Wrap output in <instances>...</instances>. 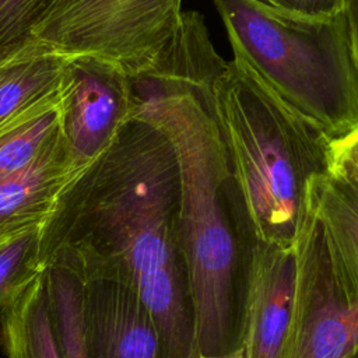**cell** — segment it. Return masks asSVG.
Returning a JSON list of instances; mask_svg holds the SVG:
<instances>
[{"label":"cell","instance_id":"ba28073f","mask_svg":"<svg viewBox=\"0 0 358 358\" xmlns=\"http://www.w3.org/2000/svg\"><path fill=\"white\" fill-rule=\"evenodd\" d=\"M295 285V248L257 242L241 358H282Z\"/></svg>","mask_w":358,"mask_h":358},{"label":"cell","instance_id":"3957f363","mask_svg":"<svg viewBox=\"0 0 358 358\" xmlns=\"http://www.w3.org/2000/svg\"><path fill=\"white\" fill-rule=\"evenodd\" d=\"M234 57L334 140L358 127V69L344 11L306 15L264 0H213Z\"/></svg>","mask_w":358,"mask_h":358},{"label":"cell","instance_id":"9a60e30c","mask_svg":"<svg viewBox=\"0 0 358 358\" xmlns=\"http://www.w3.org/2000/svg\"><path fill=\"white\" fill-rule=\"evenodd\" d=\"M70 0H0V63L42 53L35 45L39 27Z\"/></svg>","mask_w":358,"mask_h":358},{"label":"cell","instance_id":"2e32d148","mask_svg":"<svg viewBox=\"0 0 358 358\" xmlns=\"http://www.w3.org/2000/svg\"><path fill=\"white\" fill-rule=\"evenodd\" d=\"M41 228L0 243V315L42 271Z\"/></svg>","mask_w":358,"mask_h":358},{"label":"cell","instance_id":"4fadbf2b","mask_svg":"<svg viewBox=\"0 0 358 358\" xmlns=\"http://www.w3.org/2000/svg\"><path fill=\"white\" fill-rule=\"evenodd\" d=\"M60 133V92L0 130V180L38 159Z\"/></svg>","mask_w":358,"mask_h":358},{"label":"cell","instance_id":"277c9868","mask_svg":"<svg viewBox=\"0 0 358 358\" xmlns=\"http://www.w3.org/2000/svg\"><path fill=\"white\" fill-rule=\"evenodd\" d=\"M182 11V0H70L39 27L35 45L98 57L138 80L165 57Z\"/></svg>","mask_w":358,"mask_h":358},{"label":"cell","instance_id":"ac0fdd59","mask_svg":"<svg viewBox=\"0 0 358 358\" xmlns=\"http://www.w3.org/2000/svg\"><path fill=\"white\" fill-rule=\"evenodd\" d=\"M284 10L306 15H333L343 11V0H264Z\"/></svg>","mask_w":358,"mask_h":358},{"label":"cell","instance_id":"7a4b0ae2","mask_svg":"<svg viewBox=\"0 0 358 358\" xmlns=\"http://www.w3.org/2000/svg\"><path fill=\"white\" fill-rule=\"evenodd\" d=\"M211 103L257 239L292 248L312 185L331 168V138L236 57L214 78Z\"/></svg>","mask_w":358,"mask_h":358},{"label":"cell","instance_id":"5b68a950","mask_svg":"<svg viewBox=\"0 0 358 358\" xmlns=\"http://www.w3.org/2000/svg\"><path fill=\"white\" fill-rule=\"evenodd\" d=\"M294 248L295 285L282 358H351L358 351V298L338 282L312 207Z\"/></svg>","mask_w":358,"mask_h":358},{"label":"cell","instance_id":"30bf717a","mask_svg":"<svg viewBox=\"0 0 358 358\" xmlns=\"http://www.w3.org/2000/svg\"><path fill=\"white\" fill-rule=\"evenodd\" d=\"M310 207L338 282L348 295L358 298V182L343 166L331 164L312 185Z\"/></svg>","mask_w":358,"mask_h":358},{"label":"cell","instance_id":"7c38bea8","mask_svg":"<svg viewBox=\"0 0 358 358\" xmlns=\"http://www.w3.org/2000/svg\"><path fill=\"white\" fill-rule=\"evenodd\" d=\"M64 63L50 52L0 63V130L60 92Z\"/></svg>","mask_w":358,"mask_h":358},{"label":"cell","instance_id":"52a82bcc","mask_svg":"<svg viewBox=\"0 0 358 358\" xmlns=\"http://www.w3.org/2000/svg\"><path fill=\"white\" fill-rule=\"evenodd\" d=\"M81 280V327L87 358H161L152 317L134 289L117 275L62 257Z\"/></svg>","mask_w":358,"mask_h":358},{"label":"cell","instance_id":"8fae6325","mask_svg":"<svg viewBox=\"0 0 358 358\" xmlns=\"http://www.w3.org/2000/svg\"><path fill=\"white\" fill-rule=\"evenodd\" d=\"M0 341L7 358H60L42 271L1 312Z\"/></svg>","mask_w":358,"mask_h":358},{"label":"cell","instance_id":"e0dca14e","mask_svg":"<svg viewBox=\"0 0 358 358\" xmlns=\"http://www.w3.org/2000/svg\"><path fill=\"white\" fill-rule=\"evenodd\" d=\"M331 159L358 182V127L331 140Z\"/></svg>","mask_w":358,"mask_h":358},{"label":"cell","instance_id":"ffe728a7","mask_svg":"<svg viewBox=\"0 0 358 358\" xmlns=\"http://www.w3.org/2000/svg\"><path fill=\"white\" fill-rule=\"evenodd\" d=\"M351 358H358V351H357V352H355V354H354Z\"/></svg>","mask_w":358,"mask_h":358},{"label":"cell","instance_id":"5bb4252c","mask_svg":"<svg viewBox=\"0 0 358 358\" xmlns=\"http://www.w3.org/2000/svg\"><path fill=\"white\" fill-rule=\"evenodd\" d=\"M50 323L60 358H87L81 327V280L66 262L42 264Z\"/></svg>","mask_w":358,"mask_h":358},{"label":"cell","instance_id":"9c48e42d","mask_svg":"<svg viewBox=\"0 0 358 358\" xmlns=\"http://www.w3.org/2000/svg\"><path fill=\"white\" fill-rule=\"evenodd\" d=\"M71 179L59 133L52 145L29 166L0 180V243L42 228Z\"/></svg>","mask_w":358,"mask_h":358},{"label":"cell","instance_id":"d6986e66","mask_svg":"<svg viewBox=\"0 0 358 358\" xmlns=\"http://www.w3.org/2000/svg\"><path fill=\"white\" fill-rule=\"evenodd\" d=\"M343 11L347 20L352 53L358 69V0H343Z\"/></svg>","mask_w":358,"mask_h":358},{"label":"cell","instance_id":"6da1fadb","mask_svg":"<svg viewBox=\"0 0 358 358\" xmlns=\"http://www.w3.org/2000/svg\"><path fill=\"white\" fill-rule=\"evenodd\" d=\"M49 257L117 275L138 295L159 337L161 358H200L180 241L175 151L154 124L131 117L74 176L41 228Z\"/></svg>","mask_w":358,"mask_h":358},{"label":"cell","instance_id":"8992f818","mask_svg":"<svg viewBox=\"0 0 358 358\" xmlns=\"http://www.w3.org/2000/svg\"><path fill=\"white\" fill-rule=\"evenodd\" d=\"M133 81L98 57L66 56L60 84V136L71 176L88 168L133 117Z\"/></svg>","mask_w":358,"mask_h":358}]
</instances>
